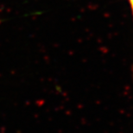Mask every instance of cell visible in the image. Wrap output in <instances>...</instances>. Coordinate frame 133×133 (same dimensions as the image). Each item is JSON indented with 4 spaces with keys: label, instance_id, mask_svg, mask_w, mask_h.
Masks as SVG:
<instances>
[{
    "label": "cell",
    "instance_id": "cell-1",
    "mask_svg": "<svg viewBox=\"0 0 133 133\" xmlns=\"http://www.w3.org/2000/svg\"><path fill=\"white\" fill-rule=\"evenodd\" d=\"M129 4H130V7H131V14H132V17H133V0H128ZM133 71V69H132Z\"/></svg>",
    "mask_w": 133,
    "mask_h": 133
}]
</instances>
